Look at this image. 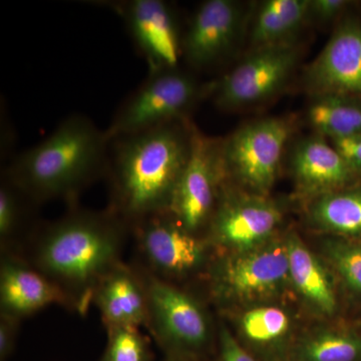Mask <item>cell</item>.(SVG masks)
I'll return each instance as SVG.
<instances>
[{"mask_svg":"<svg viewBox=\"0 0 361 361\" xmlns=\"http://www.w3.org/2000/svg\"><path fill=\"white\" fill-rule=\"evenodd\" d=\"M194 123H168L111 142L110 208L130 228L169 212L190 149Z\"/></svg>","mask_w":361,"mask_h":361,"instance_id":"1","label":"cell"},{"mask_svg":"<svg viewBox=\"0 0 361 361\" xmlns=\"http://www.w3.org/2000/svg\"><path fill=\"white\" fill-rule=\"evenodd\" d=\"M129 229L110 210L66 214L40 235L32 265L65 294L71 310L84 314L97 284L123 262Z\"/></svg>","mask_w":361,"mask_h":361,"instance_id":"2","label":"cell"},{"mask_svg":"<svg viewBox=\"0 0 361 361\" xmlns=\"http://www.w3.org/2000/svg\"><path fill=\"white\" fill-rule=\"evenodd\" d=\"M110 145L106 130L75 114L16 157L4 176L30 200H71L106 170Z\"/></svg>","mask_w":361,"mask_h":361,"instance_id":"3","label":"cell"},{"mask_svg":"<svg viewBox=\"0 0 361 361\" xmlns=\"http://www.w3.org/2000/svg\"><path fill=\"white\" fill-rule=\"evenodd\" d=\"M209 289L220 305L245 307L267 304L291 288L286 240L237 253H217L209 266Z\"/></svg>","mask_w":361,"mask_h":361,"instance_id":"4","label":"cell"},{"mask_svg":"<svg viewBox=\"0 0 361 361\" xmlns=\"http://www.w3.org/2000/svg\"><path fill=\"white\" fill-rule=\"evenodd\" d=\"M148 299L147 325L165 358L204 361L214 342L210 315L199 299L171 282L142 273Z\"/></svg>","mask_w":361,"mask_h":361,"instance_id":"5","label":"cell"},{"mask_svg":"<svg viewBox=\"0 0 361 361\" xmlns=\"http://www.w3.org/2000/svg\"><path fill=\"white\" fill-rule=\"evenodd\" d=\"M292 132L288 118L267 116L244 123L221 139L225 182L247 193L269 196Z\"/></svg>","mask_w":361,"mask_h":361,"instance_id":"6","label":"cell"},{"mask_svg":"<svg viewBox=\"0 0 361 361\" xmlns=\"http://www.w3.org/2000/svg\"><path fill=\"white\" fill-rule=\"evenodd\" d=\"M207 96V85L180 66L149 71L148 78L120 106L106 130L110 141L168 123L186 122Z\"/></svg>","mask_w":361,"mask_h":361,"instance_id":"7","label":"cell"},{"mask_svg":"<svg viewBox=\"0 0 361 361\" xmlns=\"http://www.w3.org/2000/svg\"><path fill=\"white\" fill-rule=\"evenodd\" d=\"M300 54L297 42L253 49L219 80L207 85V96L227 111L265 103L288 84Z\"/></svg>","mask_w":361,"mask_h":361,"instance_id":"8","label":"cell"},{"mask_svg":"<svg viewBox=\"0 0 361 361\" xmlns=\"http://www.w3.org/2000/svg\"><path fill=\"white\" fill-rule=\"evenodd\" d=\"M284 212L269 196L247 193L225 182L206 239L216 253L257 248L276 236Z\"/></svg>","mask_w":361,"mask_h":361,"instance_id":"9","label":"cell"},{"mask_svg":"<svg viewBox=\"0 0 361 361\" xmlns=\"http://www.w3.org/2000/svg\"><path fill=\"white\" fill-rule=\"evenodd\" d=\"M147 273L174 283L191 275L208 272L215 256L205 236L193 234L168 213L142 220L130 228Z\"/></svg>","mask_w":361,"mask_h":361,"instance_id":"10","label":"cell"},{"mask_svg":"<svg viewBox=\"0 0 361 361\" xmlns=\"http://www.w3.org/2000/svg\"><path fill=\"white\" fill-rule=\"evenodd\" d=\"M224 184L221 139L207 137L194 125L189 159L169 215L187 231L205 236Z\"/></svg>","mask_w":361,"mask_h":361,"instance_id":"11","label":"cell"},{"mask_svg":"<svg viewBox=\"0 0 361 361\" xmlns=\"http://www.w3.org/2000/svg\"><path fill=\"white\" fill-rule=\"evenodd\" d=\"M310 97L338 94L361 99V20L345 16L337 23L324 47L302 75Z\"/></svg>","mask_w":361,"mask_h":361,"instance_id":"12","label":"cell"},{"mask_svg":"<svg viewBox=\"0 0 361 361\" xmlns=\"http://www.w3.org/2000/svg\"><path fill=\"white\" fill-rule=\"evenodd\" d=\"M244 4L235 0H207L195 11L183 35V56L205 70L232 54L245 28Z\"/></svg>","mask_w":361,"mask_h":361,"instance_id":"13","label":"cell"},{"mask_svg":"<svg viewBox=\"0 0 361 361\" xmlns=\"http://www.w3.org/2000/svg\"><path fill=\"white\" fill-rule=\"evenodd\" d=\"M149 71L178 68L183 37L173 6L164 0H128L113 4Z\"/></svg>","mask_w":361,"mask_h":361,"instance_id":"14","label":"cell"},{"mask_svg":"<svg viewBox=\"0 0 361 361\" xmlns=\"http://www.w3.org/2000/svg\"><path fill=\"white\" fill-rule=\"evenodd\" d=\"M289 165L297 193L307 201L361 182L331 142L319 135L299 140Z\"/></svg>","mask_w":361,"mask_h":361,"instance_id":"15","label":"cell"},{"mask_svg":"<svg viewBox=\"0 0 361 361\" xmlns=\"http://www.w3.org/2000/svg\"><path fill=\"white\" fill-rule=\"evenodd\" d=\"M54 304L70 308L65 294L35 266L16 256L2 255L0 314L21 320Z\"/></svg>","mask_w":361,"mask_h":361,"instance_id":"16","label":"cell"},{"mask_svg":"<svg viewBox=\"0 0 361 361\" xmlns=\"http://www.w3.org/2000/svg\"><path fill=\"white\" fill-rule=\"evenodd\" d=\"M92 303L106 327L146 326L148 299L141 272L118 263L97 284Z\"/></svg>","mask_w":361,"mask_h":361,"instance_id":"17","label":"cell"},{"mask_svg":"<svg viewBox=\"0 0 361 361\" xmlns=\"http://www.w3.org/2000/svg\"><path fill=\"white\" fill-rule=\"evenodd\" d=\"M285 240L291 288L315 314L323 317L334 315L338 308V299L331 271L297 233H288Z\"/></svg>","mask_w":361,"mask_h":361,"instance_id":"18","label":"cell"},{"mask_svg":"<svg viewBox=\"0 0 361 361\" xmlns=\"http://www.w3.org/2000/svg\"><path fill=\"white\" fill-rule=\"evenodd\" d=\"M241 343L265 361H288L293 322L288 311L274 304L250 306L236 317Z\"/></svg>","mask_w":361,"mask_h":361,"instance_id":"19","label":"cell"},{"mask_svg":"<svg viewBox=\"0 0 361 361\" xmlns=\"http://www.w3.org/2000/svg\"><path fill=\"white\" fill-rule=\"evenodd\" d=\"M305 221L330 237L361 240V182L308 201Z\"/></svg>","mask_w":361,"mask_h":361,"instance_id":"20","label":"cell"},{"mask_svg":"<svg viewBox=\"0 0 361 361\" xmlns=\"http://www.w3.org/2000/svg\"><path fill=\"white\" fill-rule=\"evenodd\" d=\"M308 0H266L259 4L250 26V51L297 42L308 25Z\"/></svg>","mask_w":361,"mask_h":361,"instance_id":"21","label":"cell"},{"mask_svg":"<svg viewBox=\"0 0 361 361\" xmlns=\"http://www.w3.org/2000/svg\"><path fill=\"white\" fill-rule=\"evenodd\" d=\"M305 116L313 134L329 141L351 137L361 133V99L338 94L312 97Z\"/></svg>","mask_w":361,"mask_h":361,"instance_id":"22","label":"cell"},{"mask_svg":"<svg viewBox=\"0 0 361 361\" xmlns=\"http://www.w3.org/2000/svg\"><path fill=\"white\" fill-rule=\"evenodd\" d=\"M288 361H361V334L322 327L293 342Z\"/></svg>","mask_w":361,"mask_h":361,"instance_id":"23","label":"cell"},{"mask_svg":"<svg viewBox=\"0 0 361 361\" xmlns=\"http://www.w3.org/2000/svg\"><path fill=\"white\" fill-rule=\"evenodd\" d=\"M322 252L344 288L361 297V240L330 237L323 242Z\"/></svg>","mask_w":361,"mask_h":361,"instance_id":"24","label":"cell"},{"mask_svg":"<svg viewBox=\"0 0 361 361\" xmlns=\"http://www.w3.org/2000/svg\"><path fill=\"white\" fill-rule=\"evenodd\" d=\"M108 341L99 361H154L148 337L140 327H106Z\"/></svg>","mask_w":361,"mask_h":361,"instance_id":"25","label":"cell"},{"mask_svg":"<svg viewBox=\"0 0 361 361\" xmlns=\"http://www.w3.org/2000/svg\"><path fill=\"white\" fill-rule=\"evenodd\" d=\"M25 196L6 176L0 186V240L6 243L13 238L23 216L21 197Z\"/></svg>","mask_w":361,"mask_h":361,"instance_id":"26","label":"cell"},{"mask_svg":"<svg viewBox=\"0 0 361 361\" xmlns=\"http://www.w3.org/2000/svg\"><path fill=\"white\" fill-rule=\"evenodd\" d=\"M351 6L348 0H308V23L326 25L341 20Z\"/></svg>","mask_w":361,"mask_h":361,"instance_id":"27","label":"cell"},{"mask_svg":"<svg viewBox=\"0 0 361 361\" xmlns=\"http://www.w3.org/2000/svg\"><path fill=\"white\" fill-rule=\"evenodd\" d=\"M217 350V361H258L224 323L218 329Z\"/></svg>","mask_w":361,"mask_h":361,"instance_id":"28","label":"cell"},{"mask_svg":"<svg viewBox=\"0 0 361 361\" xmlns=\"http://www.w3.org/2000/svg\"><path fill=\"white\" fill-rule=\"evenodd\" d=\"M337 149L348 167L361 177V133L360 134L344 137V139L329 141Z\"/></svg>","mask_w":361,"mask_h":361,"instance_id":"29","label":"cell"},{"mask_svg":"<svg viewBox=\"0 0 361 361\" xmlns=\"http://www.w3.org/2000/svg\"><path fill=\"white\" fill-rule=\"evenodd\" d=\"M20 323L16 318L0 314V361H7L13 355Z\"/></svg>","mask_w":361,"mask_h":361,"instance_id":"30","label":"cell"},{"mask_svg":"<svg viewBox=\"0 0 361 361\" xmlns=\"http://www.w3.org/2000/svg\"><path fill=\"white\" fill-rule=\"evenodd\" d=\"M163 361H202V360H171V358H164Z\"/></svg>","mask_w":361,"mask_h":361,"instance_id":"31","label":"cell"}]
</instances>
